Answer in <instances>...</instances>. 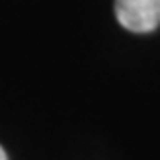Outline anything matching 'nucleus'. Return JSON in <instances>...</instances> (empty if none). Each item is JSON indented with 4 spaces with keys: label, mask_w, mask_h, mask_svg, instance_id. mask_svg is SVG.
I'll return each mask as SVG.
<instances>
[{
    "label": "nucleus",
    "mask_w": 160,
    "mask_h": 160,
    "mask_svg": "<svg viewBox=\"0 0 160 160\" xmlns=\"http://www.w3.org/2000/svg\"><path fill=\"white\" fill-rule=\"evenodd\" d=\"M115 17L132 33H150L160 25V0H115Z\"/></svg>",
    "instance_id": "1"
},
{
    "label": "nucleus",
    "mask_w": 160,
    "mask_h": 160,
    "mask_svg": "<svg viewBox=\"0 0 160 160\" xmlns=\"http://www.w3.org/2000/svg\"><path fill=\"white\" fill-rule=\"evenodd\" d=\"M0 160H8V156H6V152H4L2 146H0Z\"/></svg>",
    "instance_id": "2"
}]
</instances>
